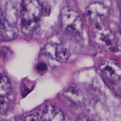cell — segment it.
Wrapping results in <instances>:
<instances>
[{"label": "cell", "mask_w": 121, "mask_h": 121, "mask_svg": "<svg viewBox=\"0 0 121 121\" xmlns=\"http://www.w3.org/2000/svg\"><path fill=\"white\" fill-rule=\"evenodd\" d=\"M42 14V8L37 0H23L21 29L25 35L32 34L37 27Z\"/></svg>", "instance_id": "obj_1"}, {"label": "cell", "mask_w": 121, "mask_h": 121, "mask_svg": "<svg viewBox=\"0 0 121 121\" xmlns=\"http://www.w3.org/2000/svg\"><path fill=\"white\" fill-rule=\"evenodd\" d=\"M62 27L67 32L74 35H80L83 31V25L79 14L72 9L66 7L60 14Z\"/></svg>", "instance_id": "obj_2"}, {"label": "cell", "mask_w": 121, "mask_h": 121, "mask_svg": "<svg viewBox=\"0 0 121 121\" xmlns=\"http://www.w3.org/2000/svg\"><path fill=\"white\" fill-rule=\"evenodd\" d=\"M93 35L95 42L101 47L112 50L115 47L114 37L110 30L104 25H96L93 30Z\"/></svg>", "instance_id": "obj_3"}, {"label": "cell", "mask_w": 121, "mask_h": 121, "mask_svg": "<svg viewBox=\"0 0 121 121\" xmlns=\"http://www.w3.org/2000/svg\"><path fill=\"white\" fill-rule=\"evenodd\" d=\"M44 53L60 63H65L70 57V52L63 45L55 43H47L43 49Z\"/></svg>", "instance_id": "obj_4"}, {"label": "cell", "mask_w": 121, "mask_h": 121, "mask_svg": "<svg viewBox=\"0 0 121 121\" xmlns=\"http://www.w3.org/2000/svg\"><path fill=\"white\" fill-rule=\"evenodd\" d=\"M100 71L106 77L118 80L121 78V65L111 59L104 60L99 65Z\"/></svg>", "instance_id": "obj_5"}, {"label": "cell", "mask_w": 121, "mask_h": 121, "mask_svg": "<svg viewBox=\"0 0 121 121\" xmlns=\"http://www.w3.org/2000/svg\"><path fill=\"white\" fill-rule=\"evenodd\" d=\"M108 11V8L104 4L99 2H93L86 7V14L90 19L98 21L105 18Z\"/></svg>", "instance_id": "obj_6"}, {"label": "cell", "mask_w": 121, "mask_h": 121, "mask_svg": "<svg viewBox=\"0 0 121 121\" xmlns=\"http://www.w3.org/2000/svg\"><path fill=\"white\" fill-rule=\"evenodd\" d=\"M41 117L42 121H64L63 112L56 106L51 104L43 107Z\"/></svg>", "instance_id": "obj_7"}, {"label": "cell", "mask_w": 121, "mask_h": 121, "mask_svg": "<svg viewBox=\"0 0 121 121\" xmlns=\"http://www.w3.org/2000/svg\"><path fill=\"white\" fill-rule=\"evenodd\" d=\"M4 13L5 20L14 25L17 21L19 15V8L17 3L13 1H8L4 6Z\"/></svg>", "instance_id": "obj_8"}, {"label": "cell", "mask_w": 121, "mask_h": 121, "mask_svg": "<svg viewBox=\"0 0 121 121\" xmlns=\"http://www.w3.org/2000/svg\"><path fill=\"white\" fill-rule=\"evenodd\" d=\"M17 30L14 25L5 20L1 23L0 26V36L4 41H10L15 38Z\"/></svg>", "instance_id": "obj_9"}, {"label": "cell", "mask_w": 121, "mask_h": 121, "mask_svg": "<svg viewBox=\"0 0 121 121\" xmlns=\"http://www.w3.org/2000/svg\"><path fill=\"white\" fill-rule=\"evenodd\" d=\"M11 84L8 78L0 75V96H6L10 92Z\"/></svg>", "instance_id": "obj_10"}, {"label": "cell", "mask_w": 121, "mask_h": 121, "mask_svg": "<svg viewBox=\"0 0 121 121\" xmlns=\"http://www.w3.org/2000/svg\"><path fill=\"white\" fill-rule=\"evenodd\" d=\"M8 99L6 96H0V113L3 112L8 107Z\"/></svg>", "instance_id": "obj_11"}, {"label": "cell", "mask_w": 121, "mask_h": 121, "mask_svg": "<svg viewBox=\"0 0 121 121\" xmlns=\"http://www.w3.org/2000/svg\"><path fill=\"white\" fill-rule=\"evenodd\" d=\"M11 51L7 47H0V57L8 58L11 55Z\"/></svg>", "instance_id": "obj_12"}, {"label": "cell", "mask_w": 121, "mask_h": 121, "mask_svg": "<svg viewBox=\"0 0 121 121\" xmlns=\"http://www.w3.org/2000/svg\"><path fill=\"white\" fill-rule=\"evenodd\" d=\"M24 121H42L41 117L35 114H30L26 116Z\"/></svg>", "instance_id": "obj_13"}, {"label": "cell", "mask_w": 121, "mask_h": 121, "mask_svg": "<svg viewBox=\"0 0 121 121\" xmlns=\"http://www.w3.org/2000/svg\"><path fill=\"white\" fill-rule=\"evenodd\" d=\"M36 69L38 71L43 72L47 70V67L46 65L43 62H40L36 65Z\"/></svg>", "instance_id": "obj_14"}, {"label": "cell", "mask_w": 121, "mask_h": 121, "mask_svg": "<svg viewBox=\"0 0 121 121\" xmlns=\"http://www.w3.org/2000/svg\"><path fill=\"white\" fill-rule=\"evenodd\" d=\"M78 121H95L86 115H80L78 118Z\"/></svg>", "instance_id": "obj_15"}, {"label": "cell", "mask_w": 121, "mask_h": 121, "mask_svg": "<svg viewBox=\"0 0 121 121\" xmlns=\"http://www.w3.org/2000/svg\"><path fill=\"white\" fill-rule=\"evenodd\" d=\"M119 31H120V33L121 35V21L120 22V25H119Z\"/></svg>", "instance_id": "obj_16"}, {"label": "cell", "mask_w": 121, "mask_h": 121, "mask_svg": "<svg viewBox=\"0 0 121 121\" xmlns=\"http://www.w3.org/2000/svg\"><path fill=\"white\" fill-rule=\"evenodd\" d=\"M0 24H1V22H0Z\"/></svg>", "instance_id": "obj_17"}]
</instances>
